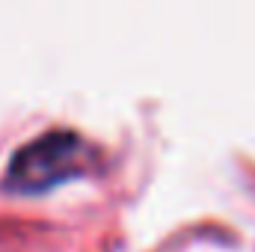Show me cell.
Masks as SVG:
<instances>
[{
	"label": "cell",
	"mask_w": 255,
	"mask_h": 252,
	"mask_svg": "<svg viewBox=\"0 0 255 252\" xmlns=\"http://www.w3.org/2000/svg\"><path fill=\"white\" fill-rule=\"evenodd\" d=\"M89 160H92V148L86 145V139L68 130H54L48 136L33 139L12 157L6 181L9 187L27 193L45 190L71 175H80L89 166Z\"/></svg>",
	"instance_id": "6da1fadb"
}]
</instances>
